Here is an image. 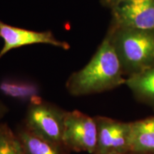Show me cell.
<instances>
[{"mask_svg": "<svg viewBox=\"0 0 154 154\" xmlns=\"http://www.w3.org/2000/svg\"><path fill=\"white\" fill-rule=\"evenodd\" d=\"M121 62L109 36L102 42L91 60L84 68L73 73L66 82L72 96L102 93L126 83Z\"/></svg>", "mask_w": 154, "mask_h": 154, "instance_id": "cell-1", "label": "cell"}, {"mask_svg": "<svg viewBox=\"0 0 154 154\" xmlns=\"http://www.w3.org/2000/svg\"><path fill=\"white\" fill-rule=\"evenodd\" d=\"M107 35L124 74L131 76L154 65V31L113 26Z\"/></svg>", "mask_w": 154, "mask_h": 154, "instance_id": "cell-2", "label": "cell"}, {"mask_svg": "<svg viewBox=\"0 0 154 154\" xmlns=\"http://www.w3.org/2000/svg\"><path fill=\"white\" fill-rule=\"evenodd\" d=\"M66 113L42 99L32 102L26 111L25 128L42 139L62 145Z\"/></svg>", "mask_w": 154, "mask_h": 154, "instance_id": "cell-3", "label": "cell"}, {"mask_svg": "<svg viewBox=\"0 0 154 154\" xmlns=\"http://www.w3.org/2000/svg\"><path fill=\"white\" fill-rule=\"evenodd\" d=\"M97 144V125L92 118L79 111H67L62 145L66 149L94 154Z\"/></svg>", "mask_w": 154, "mask_h": 154, "instance_id": "cell-4", "label": "cell"}, {"mask_svg": "<svg viewBox=\"0 0 154 154\" xmlns=\"http://www.w3.org/2000/svg\"><path fill=\"white\" fill-rule=\"evenodd\" d=\"M97 144L94 154L130 153L131 122L96 116Z\"/></svg>", "mask_w": 154, "mask_h": 154, "instance_id": "cell-5", "label": "cell"}, {"mask_svg": "<svg viewBox=\"0 0 154 154\" xmlns=\"http://www.w3.org/2000/svg\"><path fill=\"white\" fill-rule=\"evenodd\" d=\"M112 13L113 26L154 31V0H122Z\"/></svg>", "mask_w": 154, "mask_h": 154, "instance_id": "cell-6", "label": "cell"}, {"mask_svg": "<svg viewBox=\"0 0 154 154\" xmlns=\"http://www.w3.org/2000/svg\"><path fill=\"white\" fill-rule=\"evenodd\" d=\"M0 37L4 46L0 59L13 49L34 44H49L63 49H69V44L57 40L51 32H34L8 25L0 20Z\"/></svg>", "mask_w": 154, "mask_h": 154, "instance_id": "cell-7", "label": "cell"}, {"mask_svg": "<svg viewBox=\"0 0 154 154\" xmlns=\"http://www.w3.org/2000/svg\"><path fill=\"white\" fill-rule=\"evenodd\" d=\"M130 153L154 154V116L131 122Z\"/></svg>", "mask_w": 154, "mask_h": 154, "instance_id": "cell-8", "label": "cell"}, {"mask_svg": "<svg viewBox=\"0 0 154 154\" xmlns=\"http://www.w3.org/2000/svg\"><path fill=\"white\" fill-rule=\"evenodd\" d=\"M125 85L128 86L136 99L154 109V65L128 76Z\"/></svg>", "mask_w": 154, "mask_h": 154, "instance_id": "cell-9", "label": "cell"}, {"mask_svg": "<svg viewBox=\"0 0 154 154\" xmlns=\"http://www.w3.org/2000/svg\"><path fill=\"white\" fill-rule=\"evenodd\" d=\"M0 92L11 99L29 103L42 99L38 86L26 81L4 79L0 82Z\"/></svg>", "mask_w": 154, "mask_h": 154, "instance_id": "cell-10", "label": "cell"}, {"mask_svg": "<svg viewBox=\"0 0 154 154\" xmlns=\"http://www.w3.org/2000/svg\"><path fill=\"white\" fill-rule=\"evenodd\" d=\"M17 134L22 143L24 154H65L66 149L63 145L42 139L26 128L19 130Z\"/></svg>", "mask_w": 154, "mask_h": 154, "instance_id": "cell-11", "label": "cell"}, {"mask_svg": "<svg viewBox=\"0 0 154 154\" xmlns=\"http://www.w3.org/2000/svg\"><path fill=\"white\" fill-rule=\"evenodd\" d=\"M0 154H24L18 136L6 124H0Z\"/></svg>", "mask_w": 154, "mask_h": 154, "instance_id": "cell-12", "label": "cell"}, {"mask_svg": "<svg viewBox=\"0 0 154 154\" xmlns=\"http://www.w3.org/2000/svg\"><path fill=\"white\" fill-rule=\"evenodd\" d=\"M7 111H8V109H7V106L0 101V120L5 116Z\"/></svg>", "mask_w": 154, "mask_h": 154, "instance_id": "cell-13", "label": "cell"}, {"mask_svg": "<svg viewBox=\"0 0 154 154\" xmlns=\"http://www.w3.org/2000/svg\"><path fill=\"white\" fill-rule=\"evenodd\" d=\"M103 1L112 9L113 7H114L117 4H119L122 0H103Z\"/></svg>", "mask_w": 154, "mask_h": 154, "instance_id": "cell-14", "label": "cell"}, {"mask_svg": "<svg viewBox=\"0 0 154 154\" xmlns=\"http://www.w3.org/2000/svg\"><path fill=\"white\" fill-rule=\"evenodd\" d=\"M109 154H132L131 153H109Z\"/></svg>", "mask_w": 154, "mask_h": 154, "instance_id": "cell-15", "label": "cell"}]
</instances>
